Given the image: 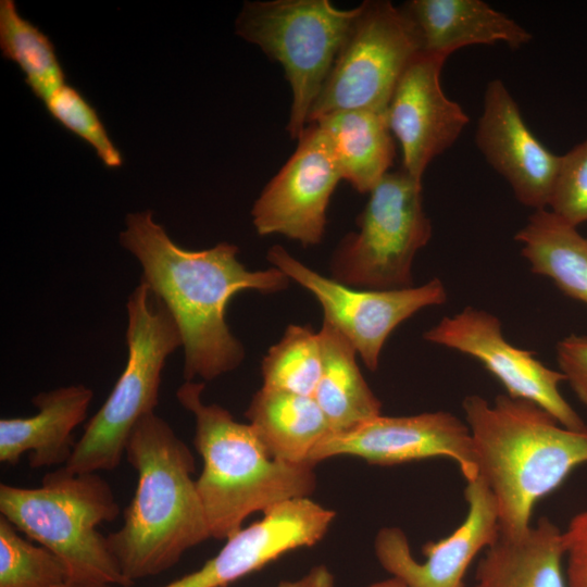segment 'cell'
Returning a JSON list of instances; mask_svg holds the SVG:
<instances>
[{
  "label": "cell",
  "instance_id": "6da1fadb",
  "mask_svg": "<svg viewBox=\"0 0 587 587\" xmlns=\"http://www.w3.org/2000/svg\"><path fill=\"white\" fill-rule=\"evenodd\" d=\"M120 242L137 258L141 282L165 305L179 330L186 382L212 380L242 362L243 347L225 320L236 294L278 292L290 280L274 266L248 270L237 259L238 248L225 241L199 251L184 249L150 211L127 214Z\"/></svg>",
  "mask_w": 587,
  "mask_h": 587
},
{
  "label": "cell",
  "instance_id": "7a4b0ae2",
  "mask_svg": "<svg viewBox=\"0 0 587 587\" xmlns=\"http://www.w3.org/2000/svg\"><path fill=\"white\" fill-rule=\"evenodd\" d=\"M478 475L496 501L499 533L517 535L532 525L536 503L587 464V424L569 428L540 405L499 395L492 403L464 398Z\"/></svg>",
  "mask_w": 587,
  "mask_h": 587
},
{
  "label": "cell",
  "instance_id": "3957f363",
  "mask_svg": "<svg viewBox=\"0 0 587 587\" xmlns=\"http://www.w3.org/2000/svg\"><path fill=\"white\" fill-rule=\"evenodd\" d=\"M138 474L122 527L107 536L125 577L154 576L211 538L197 490L195 459L173 428L154 412L141 417L125 447Z\"/></svg>",
  "mask_w": 587,
  "mask_h": 587
},
{
  "label": "cell",
  "instance_id": "277c9868",
  "mask_svg": "<svg viewBox=\"0 0 587 587\" xmlns=\"http://www.w3.org/2000/svg\"><path fill=\"white\" fill-rule=\"evenodd\" d=\"M203 388V383L185 382L176 395L195 417L193 445L203 462L196 485L211 537L227 539L251 514L310 497L315 464L274 459L250 424L204 403Z\"/></svg>",
  "mask_w": 587,
  "mask_h": 587
},
{
  "label": "cell",
  "instance_id": "5b68a950",
  "mask_svg": "<svg viewBox=\"0 0 587 587\" xmlns=\"http://www.w3.org/2000/svg\"><path fill=\"white\" fill-rule=\"evenodd\" d=\"M0 512L16 529L50 550L72 583L128 587L108 539L97 530L120 513L110 485L97 473L66 466L37 488L0 485Z\"/></svg>",
  "mask_w": 587,
  "mask_h": 587
},
{
  "label": "cell",
  "instance_id": "8992f818",
  "mask_svg": "<svg viewBox=\"0 0 587 587\" xmlns=\"http://www.w3.org/2000/svg\"><path fill=\"white\" fill-rule=\"evenodd\" d=\"M126 366L105 402L91 417L64 465L77 473L114 470L138 421L154 412L166 358L183 346L165 308L140 283L127 301Z\"/></svg>",
  "mask_w": 587,
  "mask_h": 587
},
{
  "label": "cell",
  "instance_id": "52a82bcc",
  "mask_svg": "<svg viewBox=\"0 0 587 587\" xmlns=\"http://www.w3.org/2000/svg\"><path fill=\"white\" fill-rule=\"evenodd\" d=\"M359 5L342 10L328 0L245 2L236 33L284 68L291 88L287 132L298 139L350 29Z\"/></svg>",
  "mask_w": 587,
  "mask_h": 587
},
{
  "label": "cell",
  "instance_id": "ba28073f",
  "mask_svg": "<svg viewBox=\"0 0 587 587\" xmlns=\"http://www.w3.org/2000/svg\"><path fill=\"white\" fill-rule=\"evenodd\" d=\"M357 224L359 230L348 234L332 257V278L361 289L413 286V259L432 237L422 182L402 168L388 172L371 190Z\"/></svg>",
  "mask_w": 587,
  "mask_h": 587
},
{
  "label": "cell",
  "instance_id": "9c48e42d",
  "mask_svg": "<svg viewBox=\"0 0 587 587\" xmlns=\"http://www.w3.org/2000/svg\"><path fill=\"white\" fill-rule=\"evenodd\" d=\"M359 8L308 124L340 111L386 112L399 78L422 52L417 32L401 7L367 0Z\"/></svg>",
  "mask_w": 587,
  "mask_h": 587
},
{
  "label": "cell",
  "instance_id": "30bf717a",
  "mask_svg": "<svg viewBox=\"0 0 587 587\" xmlns=\"http://www.w3.org/2000/svg\"><path fill=\"white\" fill-rule=\"evenodd\" d=\"M266 259L316 298L323 309V322L339 330L373 372L378 367L387 338L399 324L420 310L447 300L439 278L400 289H361L323 276L279 245L268 249Z\"/></svg>",
  "mask_w": 587,
  "mask_h": 587
},
{
  "label": "cell",
  "instance_id": "8fae6325",
  "mask_svg": "<svg viewBox=\"0 0 587 587\" xmlns=\"http://www.w3.org/2000/svg\"><path fill=\"white\" fill-rule=\"evenodd\" d=\"M338 455H352L371 464L394 465L430 458H448L465 480L477 466L471 432L465 422L445 411L371 419L344 432H329L313 449V464Z\"/></svg>",
  "mask_w": 587,
  "mask_h": 587
},
{
  "label": "cell",
  "instance_id": "7c38bea8",
  "mask_svg": "<svg viewBox=\"0 0 587 587\" xmlns=\"http://www.w3.org/2000/svg\"><path fill=\"white\" fill-rule=\"evenodd\" d=\"M340 179L326 134L319 124H308L295 152L252 207L257 233L283 235L304 247L319 245L329 200Z\"/></svg>",
  "mask_w": 587,
  "mask_h": 587
},
{
  "label": "cell",
  "instance_id": "4fadbf2b",
  "mask_svg": "<svg viewBox=\"0 0 587 587\" xmlns=\"http://www.w3.org/2000/svg\"><path fill=\"white\" fill-rule=\"evenodd\" d=\"M424 339L473 357L501 383L508 396L535 402L562 425H585L560 391L565 376L541 363L535 352L510 344L494 314L466 307L453 316L442 317L425 332Z\"/></svg>",
  "mask_w": 587,
  "mask_h": 587
},
{
  "label": "cell",
  "instance_id": "5bb4252c",
  "mask_svg": "<svg viewBox=\"0 0 587 587\" xmlns=\"http://www.w3.org/2000/svg\"><path fill=\"white\" fill-rule=\"evenodd\" d=\"M464 498L467 510L462 524L449 536L425 544L424 562L413 557L402 529H379L374 550L382 567L408 587H465L469 566L499 536V517L494 496L479 475L466 482Z\"/></svg>",
  "mask_w": 587,
  "mask_h": 587
},
{
  "label": "cell",
  "instance_id": "9a60e30c",
  "mask_svg": "<svg viewBox=\"0 0 587 587\" xmlns=\"http://www.w3.org/2000/svg\"><path fill=\"white\" fill-rule=\"evenodd\" d=\"M447 57L420 52L399 78L386 120L402 151V170L422 182L430 161L459 138L469 116L440 85Z\"/></svg>",
  "mask_w": 587,
  "mask_h": 587
},
{
  "label": "cell",
  "instance_id": "2e32d148",
  "mask_svg": "<svg viewBox=\"0 0 587 587\" xmlns=\"http://www.w3.org/2000/svg\"><path fill=\"white\" fill-rule=\"evenodd\" d=\"M335 516L310 497L283 502L228 537L202 567L163 587H224L291 550L317 544Z\"/></svg>",
  "mask_w": 587,
  "mask_h": 587
},
{
  "label": "cell",
  "instance_id": "e0dca14e",
  "mask_svg": "<svg viewBox=\"0 0 587 587\" xmlns=\"http://www.w3.org/2000/svg\"><path fill=\"white\" fill-rule=\"evenodd\" d=\"M475 140L520 203L535 211L549 207L561 155L552 153L534 136L500 79L486 86Z\"/></svg>",
  "mask_w": 587,
  "mask_h": 587
},
{
  "label": "cell",
  "instance_id": "ac0fdd59",
  "mask_svg": "<svg viewBox=\"0 0 587 587\" xmlns=\"http://www.w3.org/2000/svg\"><path fill=\"white\" fill-rule=\"evenodd\" d=\"M92 395L84 385L57 388L33 398L35 415L1 419L0 462L14 465L28 453L32 469L65 465L75 446L72 432L85 420Z\"/></svg>",
  "mask_w": 587,
  "mask_h": 587
},
{
  "label": "cell",
  "instance_id": "d6986e66",
  "mask_svg": "<svg viewBox=\"0 0 587 587\" xmlns=\"http://www.w3.org/2000/svg\"><path fill=\"white\" fill-rule=\"evenodd\" d=\"M422 52L449 57L471 45L503 42L519 49L532 40L524 27L482 0H411L401 5Z\"/></svg>",
  "mask_w": 587,
  "mask_h": 587
},
{
  "label": "cell",
  "instance_id": "ffe728a7",
  "mask_svg": "<svg viewBox=\"0 0 587 587\" xmlns=\"http://www.w3.org/2000/svg\"><path fill=\"white\" fill-rule=\"evenodd\" d=\"M563 529L542 516L525 532L503 535L485 549L475 587H567Z\"/></svg>",
  "mask_w": 587,
  "mask_h": 587
},
{
  "label": "cell",
  "instance_id": "44dd1931",
  "mask_svg": "<svg viewBox=\"0 0 587 587\" xmlns=\"http://www.w3.org/2000/svg\"><path fill=\"white\" fill-rule=\"evenodd\" d=\"M245 414L267 452L284 462H310L313 449L330 432L313 396L262 386Z\"/></svg>",
  "mask_w": 587,
  "mask_h": 587
},
{
  "label": "cell",
  "instance_id": "7402d4cb",
  "mask_svg": "<svg viewBox=\"0 0 587 587\" xmlns=\"http://www.w3.org/2000/svg\"><path fill=\"white\" fill-rule=\"evenodd\" d=\"M326 134L342 179L359 192L371 190L389 172L394 136L385 112L348 110L316 122Z\"/></svg>",
  "mask_w": 587,
  "mask_h": 587
},
{
  "label": "cell",
  "instance_id": "603a6c76",
  "mask_svg": "<svg viewBox=\"0 0 587 587\" xmlns=\"http://www.w3.org/2000/svg\"><path fill=\"white\" fill-rule=\"evenodd\" d=\"M319 337L322 373L313 397L330 432L348 430L382 415V402L365 382L350 341L325 322Z\"/></svg>",
  "mask_w": 587,
  "mask_h": 587
},
{
  "label": "cell",
  "instance_id": "cb8c5ba5",
  "mask_svg": "<svg viewBox=\"0 0 587 587\" xmlns=\"http://www.w3.org/2000/svg\"><path fill=\"white\" fill-rule=\"evenodd\" d=\"M514 239L533 273L549 277L566 296L587 304V238L558 215L536 210Z\"/></svg>",
  "mask_w": 587,
  "mask_h": 587
},
{
  "label": "cell",
  "instance_id": "d4e9b609",
  "mask_svg": "<svg viewBox=\"0 0 587 587\" xmlns=\"http://www.w3.org/2000/svg\"><path fill=\"white\" fill-rule=\"evenodd\" d=\"M0 49L25 76L33 93L46 102L65 85V75L51 40L20 15L15 2L0 1Z\"/></svg>",
  "mask_w": 587,
  "mask_h": 587
},
{
  "label": "cell",
  "instance_id": "484cf974",
  "mask_svg": "<svg viewBox=\"0 0 587 587\" xmlns=\"http://www.w3.org/2000/svg\"><path fill=\"white\" fill-rule=\"evenodd\" d=\"M261 371L263 387L313 396L322 373L319 333L289 325L264 355Z\"/></svg>",
  "mask_w": 587,
  "mask_h": 587
},
{
  "label": "cell",
  "instance_id": "4316f807",
  "mask_svg": "<svg viewBox=\"0 0 587 587\" xmlns=\"http://www.w3.org/2000/svg\"><path fill=\"white\" fill-rule=\"evenodd\" d=\"M66 582L65 567L57 555L21 537L0 517V587H55Z\"/></svg>",
  "mask_w": 587,
  "mask_h": 587
},
{
  "label": "cell",
  "instance_id": "83f0119b",
  "mask_svg": "<svg viewBox=\"0 0 587 587\" xmlns=\"http://www.w3.org/2000/svg\"><path fill=\"white\" fill-rule=\"evenodd\" d=\"M45 104L49 114L86 141L107 167L116 168L122 165L121 152L111 140L97 111L75 87L63 85Z\"/></svg>",
  "mask_w": 587,
  "mask_h": 587
},
{
  "label": "cell",
  "instance_id": "f1b7e54d",
  "mask_svg": "<svg viewBox=\"0 0 587 587\" xmlns=\"http://www.w3.org/2000/svg\"><path fill=\"white\" fill-rule=\"evenodd\" d=\"M549 207L575 227L587 222V139L560 157Z\"/></svg>",
  "mask_w": 587,
  "mask_h": 587
},
{
  "label": "cell",
  "instance_id": "f546056e",
  "mask_svg": "<svg viewBox=\"0 0 587 587\" xmlns=\"http://www.w3.org/2000/svg\"><path fill=\"white\" fill-rule=\"evenodd\" d=\"M563 541L567 587H587V509L570 520Z\"/></svg>",
  "mask_w": 587,
  "mask_h": 587
},
{
  "label": "cell",
  "instance_id": "4dcf8cb0",
  "mask_svg": "<svg viewBox=\"0 0 587 587\" xmlns=\"http://www.w3.org/2000/svg\"><path fill=\"white\" fill-rule=\"evenodd\" d=\"M555 350L560 372L587 408V336L573 334L564 337Z\"/></svg>",
  "mask_w": 587,
  "mask_h": 587
},
{
  "label": "cell",
  "instance_id": "1f68e13d",
  "mask_svg": "<svg viewBox=\"0 0 587 587\" xmlns=\"http://www.w3.org/2000/svg\"><path fill=\"white\" fill-rule=\"evenodd\" d=\"M334 576L325 565H315L297 580L280 582L276 587H334Z\"/></svg>",
  "mask_w": 587,
  "mask_h": 587
},
{
  "label": "cell",
  "instance_id": "d6a6232c",
  "mask_svg": "<svg viewBox=\"0 0 587 587\" xmlns=\"http://www.w3.org/2000/svg\"><path fill=\"white\" fill-rule=\"evenodd\" d=\"M366 587H408V586L404 585L401 580L395 577H390L384 580L372 583Z\"/></svg>",
  "mask_w": 587,
  "mask_h": 587
},
{
  "label": "cell",
  "instance_id": "836d02e7",
  "mask_svg": "<svg viewBox=\"0 0 587 587\" xmlns=\"http://www.w3.org/2000/svg\"><path fill=\"white\" fill-rule=\"evenodd\" d=\"M55 587H114V586H110V585L78 584V583L66 582V583L61 584V585L55 586Z\"/></svg>",
  "mask_w": 587,
  "mask_h": 587
}]
</instances>
